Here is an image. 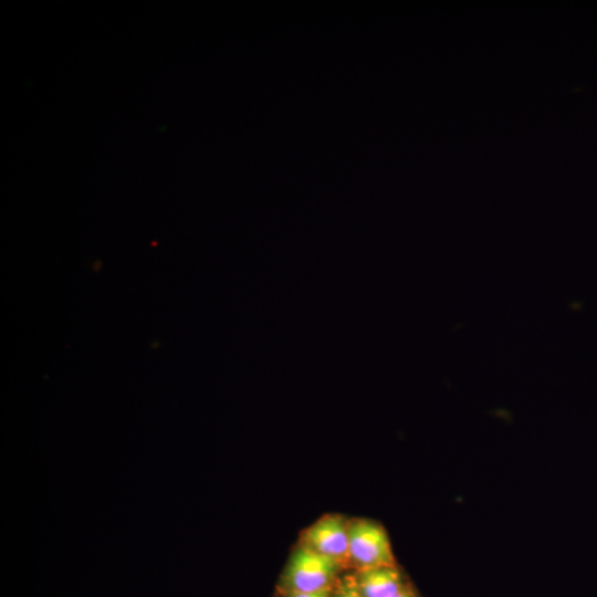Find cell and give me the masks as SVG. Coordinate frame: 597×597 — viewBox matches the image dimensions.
<instances>
[{
    "label": "cell",
    "instance_id": "cell-2",
    "mask_svg": "<svg viewBox=\"0 0 597 597\" xmlns=\"http://www.w3.org/2000/svg\"><path fill=\"white\" fill-rule=\"evenodd\" d=\"M349 554L360 569L396 566L390 541L384 527L369 520L348 522Z\"/></svg>",
    "mask_w": 597,
    "mask_h": 597
},
{
    "label": "cell",
    "instance_id": "cell-3",
    "mask_svg": "<svg viewBox=\"0 0 597 597\" xmlns=\"http://www.w3.org/2000/svg\"><path fill=\"white\" fill-rule=\"evenodd\" d=\"M342 565L352 563L349 554L348 522L336 514H327L308 526L302 544Z\"/></svg>",
    "mask_w": 597,
    "mask_h": 597
},
{
    "label": "cell",
    "instance_id": "cell-4",
    "mask_svg": "<svg viewBox=\"0 0 597 597\" xmlns=\"http://www.w3.org/2000/svg\"><path fill=\"white\" fill-rule=\"evenodd\" d=\"M356 583L364 597H394L408 588L397 566L360 569Z\"/></svg>",
    "mask_w": 597,
    "mask_h": 597
},
{
    "label": "cell",
    "instance_id": "cell-6",
    "mask_svg": "<svg viewBox=\"0 0 597 597\" xmlns=\"http://www.w3.org/2000/svg\"><path fill=\"white\" fill-rule=\"evenodd\" d=\"M286 591H287V597H332L331 589L310 591V593L290 591V590H286Z\"/></svg>",
    "mask_w": 597,
    "mask_h": 597
},
{
    "label": "cell",
    "instance_id": "cell-1",
    "mask_svg": "<svg viewBox=\"0 0 597 597\" xmlns=\"http://www.w3.org/2000/svg\"><path fill=\"white\" fill-rule=\"evenodd\" d=\"M339 564L307 546L301 545L291 556L284 583L290 591H318L331 589Z\"/></svg>",
    "mask_w": 597,
    "mask_h": 597
},
{
    "label": "cell",
    "instance_id": "cell-7",
    "mask_svg": "<svg viewBox=\"0 0 597 597\" xmlns=\"http://www.w3.org/2000/svg\"><path fill=\"white\" fill-rule=\"evenodd\" d=\"M394 597H416L412 590L409 588L404 589L399 594L395 595Z\"/></svg>",
    "mask_w": 597,
    "mask_h": 597
},
{
    "label": "cell",
    "instance_id": "cell-5",
    "mask_svg": "<svg viewBox=\"0 0 597 597\" xmlns=\"http://www.w3.org/2000/svg\"><path fill=\"white\" fill-rule=\"evenodd\" d=\"M333 597H364L358 589L356 578H345Z\"/></svg>",
    "mask_w": 597,
    "mask_h": 597
}]
</instances>
